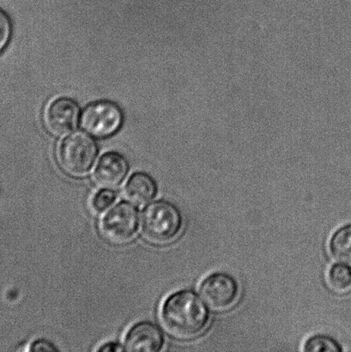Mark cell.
Masks as SVG:
<instances>
[{"instance_id": "cell-8", "label": "cell", "mask_w": 351, "mask_h": 352, "mask_svg": "<svg viewBox=\"0 0 351 352\" xmlns=\"http://www.w3.org/2000/svg\"><path fill=\"white\" fill-rule=\"evenodd\" d=\"M164 343L160 327L144 320L131 327L126 334L124 347L126 351L130 352H158L163 350Z\"/></svg>"}, {"instance_id": "cell-11", "label": "cell", "mask_w": 351, "mask_h": 352, "mask_svg": "<svg viewBox=\"0 0 351 352\" xmlns=\"http://www.w3.org/2000/svg\"><path fill=\"white\" fill-rule=\"evenodd\" d=\"M329 250L336 261L351 265V223L340 228L333 234Z\"/></svg>"}, {"instance_id": "cell-3", "label": "cell", "mask_w": 351, "mask_h": 352, "mask_svg": "<svg viewBox=\"0 0 351 352\" xmlns=\"http://www.w3.org/2000/svg\"><path fill=\"white\" fill-rule=\"evenodd\" d=\"M98 156V146L92 136L82 132L71 133L62 141L57 157L62 170L73 177L87 175Z\"/></svg>"}, {"instance_id": "cell-6", "label": "cell", "mask_w": 351, "mask_h": 352, "mask_svg": "<svg viewBox=\"0 0 351 352\" xmlns=\"http://www.w3.org/2000/svg\"><path fill=\"white\" fill-rule=\"evenodd\" d=\"M199 292L213 311L226 312L238 302L240 289L233 276L226 272H214L203 280Z\"/></svg>"}, {"instance_id": "cell-5", "label": "cell", "mask_w": 351, "mask_h": 352, "mask_svg": "<svg viewBox=\"0 0 351 352\" xmlns=\"http://www.w3.org/2000/svg\"><path fill=\"white\" fill-rule=\"evenodd\" d=\"M124 113L115 102L101 100L91 103L82 112V129L96 139H106L122 129Z\"/></svg>"}, {"instance_id": "cell-9", "label": "cell", "mask_w": 351, "mask_h": 352, "mask_svg": "<svg viewBox=\"0 0 351 352\" xmlns=\"http://www.w3.org/2000/svg\"><path fill=\"white\" fill-rule=\"evenodd\" d=\"M130 170L126 158L118 153H108L100 158L94 172V179L99 186L115 188L125 181Z\"/></svg>"}, {"instance_id": "cell-14", "label": "cell", "mask_w": 351, "mask_h": 352, "mask_svg": "<svg viewBox=\"0 0 351 352\" xmlns=\"http://www.w3.org/2000/svg\"><path fill=\"white\" fill-rule=\"evenodd\" d=\"M116 199L117 193L115 191L110 188H103L93 197L91 208L95 213H103L115 204Z\"/></svg>"}, {"instance_id": "cell-16", "label": "cell", "mask_w": 351, "mask_h": 352, "mask_svg": "<svg viewBox=\"0 0 351 352\" xmlns=\"http://www.w3.org/2000/svg\"><path fill=\"white\" fill-rule=\"evenodd\" d=\"M31 352H58L56 346L47 340H37L31 343L29 348Z\"/></svg>"}, {"instance_id": "cell-1", "label": "cell", "mask_w": 351, "mask_h": 352, "mask_svg": "<svg viewBox=\"0 0 351 352\" xmlns=\"http://www.w3.org/2000/svg\"><path fill=\"white\" fill-rule=\"evenodd\" d=\"M160 320L172 337L191 340L202 336L207 329L210 312L194 292L181 289L165 299L160 309Z\"/></svg>"}, {"instance_id": "cell-7", "label": "cell", "mask_w": 351, "mask_h": 352, "mask_svg": "<svg viewBox=\"0 0 351 352\" xmlns=\"http://www.w3.org/2000/svg\"><path fill=\"white\" fill-rule=\"evenodd\" d=\"M80 113V107L74 100L58 98L51 102L45 113V126L52 135L63 137L77 127Z\"/></svg>"}, {"instance_id": "cell-4", "label": "cell", "mask_w": 351, "mask_h": 352, "mask_svg": "<svg viewBox=\"0 0 351 352\" xmlns=\"http://www.w3.org/2000/svg\"><path fill=\"white\" fill-rule=\"evenodd\" d=\"M139 223V210L132 203L120 202L102 217L99 230L109 243L122 246L136 237Z\"/></svg>"}, {"instance_id": "cell-13", "label": "cell", "mask_w": 351, "mask_h": 352, "mask_svg": "<svg viewBox=\"0 0 351 352\" xmlns=\"http://www.w3.org/2000/svg\"><path fill=\"white\" fill-rule=\"evenodd\" d=\"M343 347L333 338L317 334L307 340L304 344V351L307 352H341Z\"/></svg>"}, {"instance_id": "cell-17", "label": "cell", "mask_w": 351, "mask_h": 352, "mask_svg": "<svg viewBox=\"0 0 351 352\" xmlns=\"http://www.w3.org/2000/svg\"><path fill=\"white\" fill-rule=\"evenodd\" d=\"M99 352H120L126 351L125 347L118 342H108L104 344H102L101 346L96 350Z\"/></svg>"}, {"instance_id": "cell-10", "label": "cell", "mask_w": 351, "mask_h": 352, "mask_svg": "<svg viewBox=\"0 0 351 352\" xmlns=\"http://www.w3.org/2000/svg\"><path fill=\"white\" fill-rule=\"evenodd\" d=\"M158 186L152 176L144 172H136L126 182L124 195L136 206H144L156 198Z\"/></svg>"}, {"instance_id": "cell-12", "label": "cell", "mask_w": 351, "mask_h": 352, "mask_svg": "<svg viewBox=\"0 0 351 352\" xmlns=\"http://www.w3.org/2000/svg\"><path fill=\"white\" fill-rule=\"evenodd\" d=\"M326 282L336 294H348L351 292V267L343 263L332 265L326 275Z\"/></svg>"}, {"instance_id": "cell-2", "label": "cell", "mask_w": 351, "mask_h": 352, "mask_svg": "<svg viewBox=\"0 0 351 352\" xmlns=\"http://www.w3.org/2000/svg\"><path fill=\"white\" fill-rule=\"evenodd\" d=\"M183 228L180 209L168 200H157L144 210L142 230L150 243L168 245L177 239Z\"/></svg>"}, {"instance_id": "cell-15", "label": "cell", "mask_w": 351, "mask_h": 352, "mask_svg": "<svg viewBox=\"0 0 351 352\" xmlns=\"http://www.w3.org/2000/svg\"><path fill=\"white\" fill-rule=\"evenodd\" d=\"M12 22L5 10L0 8V54L5 50L12 39Z\"/></svg>"}]
</instances>
